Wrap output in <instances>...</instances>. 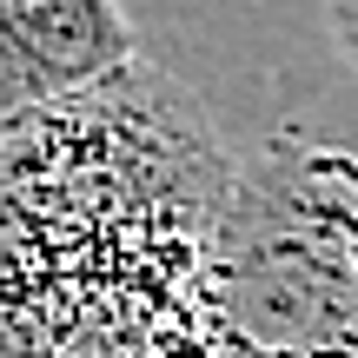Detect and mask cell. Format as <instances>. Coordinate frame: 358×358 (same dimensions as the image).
Segmentation results:
<instances>
[{
	"mask_svg": "<svg viewBox=\"0 0 358 358\" xmlns=\"http://www.w3.org/2000/svg\"><path fill=\"white\" fill-rule=\"evenodd\" d=\"M133 13L120 0H0V140L133 66Z\"/></svg>",
	"mask_w": 358,
	"mask_h": 358,
	"instance_id": "obj_2",
	"label": "cell"
},
{
	"mask_svg": "<svg viewBox=\"0 0 358 358\" xmlns=\"http://www.w3.org/2000/svg\"><path fill=\"white\" fill-rule=\"evenodd\" d=\"M0 166H7V146H0Z\"/></svg>",
	"mask_w": 358,
	"mask_h": 358,
	"instance_id": "obj_4",
	"label": "cell"
},
{
	"mask_svg": "<svg viewBox=\"0 0 358 358\" xmlns=\"http://www.w3.org/2000/svg\"><path fill=\"white\" fill-rule=\"evenodd\" d=\"M213 358H358V159L266 140L232 166L206 232Z\"/></svg>",
	"mask_w": 358,
	"mask_h": 358,
	"instance_id": "obj_1",
	"label": "cell"
},
{
	"mask_svg": "<svg viewBox=\"0 0 358 358\" xmlns=\"http://www.w3.org/2000/svg\"><path fill=\"white\" fill-rule=\"evenodd\" d=\"M325 40L345 60V73L358 80V0H325Z\"/></svg>",
	"mask_w": 358,
	"mask_h": 358,
	"instance_id": "obj_3",
	"label": "cell"
}]
</instances>
